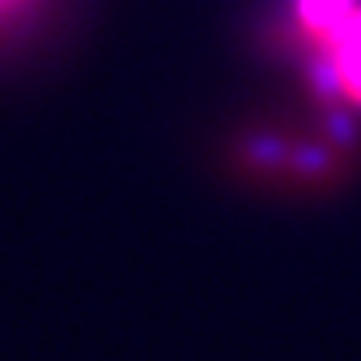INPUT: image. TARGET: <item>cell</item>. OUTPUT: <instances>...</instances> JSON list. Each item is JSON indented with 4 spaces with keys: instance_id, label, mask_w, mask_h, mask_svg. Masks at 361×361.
<instances>
[{
    "instance_id": "6da1fadb",
    "label": "cell",
    "mask_w": 361,
    "mask_h": 361,
    "mask_svg": "<svg viewBox=\"0 0 361 361\" xmlns=\"http://www.w3.org/2000/svg\"><path fill=\"white\" fill-rule=\"evenodd\" d=\"M291 32L312 95L326 109H361V0H291Z\"/></svg>"
},
{
    "instance_id": "7a4b0ae2",
    "label": "cell",
    "mask_w": 361,
    "mask_h": 361,
    "mask_svg": "<svg viewBox=\"0 0 361 361\" xmlns=\"http://www.w3.org/2000/svg\"><path fill=\"white\" fill-rule=\"evenodd\" d=\"M35 4H39V0H0V28H7L11 21L25 18Z\"/></svg>"
}]
</instances>
